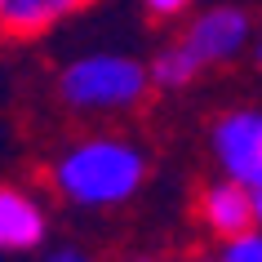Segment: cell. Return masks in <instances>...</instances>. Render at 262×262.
I'll return each instance as SVG.
<instances>
[{"label":"cell","instance_id":"cell-1","mask_svg":"<svg viewBox=\"0 0 262 262\" xmlns=\"http://www.w3.org/2000/svg\"><path fill=\"white\" fill-rule=\"evenodd\" d=\"M151 182V156L134 134L89 124L58 142L45 160V187L58 205L76 213H116L129 209Z\"/></svg>","mask_w":262,"mask_h":262},{"label":"cell","instance_id":"cell-2","mask_svg":"<svg viewBox=\"0 0 262 262\" xmlns=\"http://www.w3.org/2000/svg\"><path fill=\"white\" fill-rule=\"evenodd\" d=\"M156 80L151 58L124 54V49H80L54 76V98L71 120L111 124L147 107Z\"/></svg>","mask_w":262,"mask_h":262},{"label":"cell","instance_id":"cell-3","mask_svg":"<svg viewBox=\"0 0 262 262\" xmlns=\"http://www.w3.org/2000/svg\"><path fill=\"white\" fill-rule=\"evenodd\" d=\"M253 40H258V27H253L249 9H240V5L195 9L191 18H182L178 36L156 49L151 80L160 94H182L200 76H209L218 67H231L245 54H253Z\"/></svg>","mask_w":262,"mask_h":262},{"label":"cell","instance_id":"cell-4","mask_svg":"<svg viewBox=\"0 0 262 262\" xmlns=\"http://www.w3.org/2000/svg\"><path fill=\"white\" fill-rule=\"evenodd\" d=\"M209 160L222 178L253 187L262 178V102H240L209 120Z\"/></svg>","mask_w":262,"mask_h":262},{"label":"cell","instance_id":"cell-5","mask_svg":"<svg viewBox=\"0 0 262 262\" xmlns=\"http://www.w3.org/2000/svg\"><path fill=\"white\" fill-rule=\"evenodd\" d=\"M54 231V213L36 187L0 182V253H40Z\"/></svg>","mask_w":262,"mask_h":262},{"label":"cell","instance_id":"cell-6","mask_svg":"<svg viewBox=\"0 0 262 262\" xmlns=\"http://www.w3.org/2000/svg\"><path fill=\"white\" fill-rule=\"evenodd\" d=\"M195 222L209 240H227V235H240L249 227H258L253 218V191L235 178H209L200 191H195Z\"/></svg>","mask_w":262,"mask_h":262},{"label":"cell","instance_id":"cell-7","mask_svg":"<svg viewBox=\"0 0 262 262\" xmlns=\"http://www.w3.org/2000/svg\"><path fill=\"white\" fill-rule=\"evenodd\" d=\"M98 0H0V40H40Z\"/></svg>","mask_w":262,"mask_h":262},{"label":"cell","instance_id":"cell-8","mask_svg":"<svg viewBox=\"0 0 262 262\" xmlns=\"http://www.w3.org/2000/svg\"><path fill=\"white\" fill-rule=\"evenodd\" d=\"M213 258L218 262H262V227H249L240 235L213 240Z\"/></svg>","mask_w":262,"mask_h":262},{"label":"cell","instance_id":"cell-9","mask_svg":"<svg viewBox=\"0 0 262 262\" xmlns=\"http://www.w3.org/2000/svg\"><path fill=\"white\" fill-rule=\"evenodd\" d=\"M40 262H102V253L84 240H49L40 249Z\"/></svg>","mask_w":262,"mask_h":262},{"label":"cell","instance_id":"cell-10","mask_svg":"<svg viewBox=\"0 0 262 262\" xmlns=\"http://www.w3.org/2000/svg\"><path fill=\"white\" fill-rule=\"evenodd\" d=\"M151 23H178V18H191L195 0H134Z\"/></svg>","mask_w":262,"mask_h":262},{"label":"cell","instance_id":"cell-11","mask_svg":"<svg viewBox=\"0 0 262 262\" xmlns=\"http://www.w3.org/2000/svg\"><path fill=\"white\" fill-rule=\"evenodd\" d=\"M173 262H218V258H213V249H209V253L205 249H191V253H182V258H173Z\"/></svg>","mask_w":262,"mask_h":262},{"label":"cell","instance_id":"cell-12","mask_svg":"<svg viewBox=\"0 0 262 262\" xmlns=\"http://www.w3.org/2000/svg\"><path fill=\"white\" fill-rule=\"evenodd\" d=\"M249 191H253V218H258V227H262V178L253 182V187H249Z\"/></svg>","mask_w":262,"mask_h":262},{"label":"cell","instance_id":"cell-13","mask_svg":"<svg viewBox=\"0 0 262 262\" xmlns=\"http://www.w3.org/2000/svg\"><path fill=\"white\" fill-rule=\"evenodd\" d=\"M253 62L262 67V27H258V40H253Z\"/></svg>","mask_w":262,"mask_h":262},{"label":"cell","instance_id":"cell-14","mask_svg":"<svg viewBox=\"0 0 262 262\" xmlns=\"http://www.w3.org/2000/svg\"><path fill=\"white\" fill-rule=\"evenodd\" d=\"M129 262H160V258H151V253H138V258H129Z\"/></svg>","mask_w":262,"mask_h":262}]
</instances>
